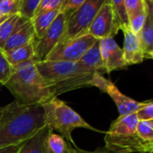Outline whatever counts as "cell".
Here are the masks:
<instances>
[{
	"instance_id": "5bb4252c",
	"label": "cell",
	"mask_w": 153,
	"mask_h": 153,
	"mask_svg": "<svg viewBox=\"0 0 153 153\" xmlns=\"http://www.w3.org/2000/svg\"><path fill=\"white\" fill-rule=\"evenodd\" d=\"M139 117L137 113L119 116L112 123L108 131L105 132L110 134L123 135L128 133H133L137 131V126L139 124Z\"/></svg>"
},
{
	"instance_id": "ffe728a7",
	"label": "cell",
	"mask_w": 153,
	"mask_h": 153,
	"mask_svg": "<svg viewBox=\"0 0 153 153\" xmlns=\"http://www.w3.org/2000/svg\"><path fill=\"white\" fill-rule=\"evenodd\" d=\"M79 61L80 63L84 64L85 66L97 70V72L101 73L102 75H103V73H105V68H104L101 52H100V48H99V41L97 42H96L81 57V59Z\"/></svg>"
},
{
	"instance_id": "8d00e7d4",
	"label": "cell",
	"mask_w": 153,
	"mask_h": 153,
	"mask_svg": "<svg viewBox=\"0 0 153 153\" xmlns=\"http://www.w3.org/2000/svg\"><path fill=\"white\" fill-rule=\"evenodd\" d=\"M148 59H153V53H151V54L148 57Z\"/></svg>"
},
{
	"instance_id": "f1b7e54d",
	"label": "cell",
	"mask_w": 153,
	"mask_h": 153,
	"mask_svg": "<svg viewBox=\"0 0 153 153\" xmlns=\"http://www.w3.org/2000/svg\"><path fill=\"white\" fill-rule=\"evenodd\" d=\"M65 0H41V3L35 12V15L40 14L43 11L60 9Z\"/></svg>"
},
{
	"instance_id": "6da1fadb",
	"label": "cell",
	"mask_w": 153,
	"mask_h": 153,
	"mask_svg": "<svg viewBox=\"0 0 153 153\" xmlns=\"http://www.w3.org/2000/svg\"><path fill=\"white\" fill-rule=\"evenodd\" d=\"M44 123L42 105H6L0 118V148L22 143L36 134Z\"/></svg>"
},
{
	"instance_id": "4fadbf2b",
	"label": "cell",
	"mask_w": 153,
	"mask_h": 153,
	"mask_svg": "<svg viewBox=\"0 0 153 153\" xmlns=\"http://www.w3.org/2000/svg\"><path fill=\"white\" fill-rule=\"evenodd\" d=\"M35 39V32L32 19H25L13 33L11 37L7 40L3 51L5 52L11 51L16 48L22 47L32 42Z\"/></svg>"
},
{
	"instance_id": "7402d4cb",
	"label": "cell",
	"mask_w": 153,
	"mask_h": 153,
	"mask_svg": "<svg viewBox=\"0 0 153 153\" xmlns=\"http://www.w3.org/2000/svg\"><path fill=\"white\" fill-rule=\"evenodd\" d=\"M117 20L120 25V30L123 27H129V17L127 15L124 0H110Z\"/></svg>"
},
{
	"instance_id": "8992f818",
	"label": "cell",
	"mask_w": 153,
	"mask_h": 153,
	"mask_svg": "<svg viewBox=\"0 0 153 153\" xmlns=\"http://www.w3.org/2000/svg\"><path fill=\"white\" fill-rule=\"evenodd\" d=\"M91 87L97 88L101 92L109 95L118 109L119 116L137 113L146 106L149 102H138L128 97L127 96L123 95L112 81L105 79L100 73L94 75V78L91 81Z\"/></svg>"
},
{
	"instance_id": "d590c367",
	"label": "cell",
	"mask_w": 153,
	"mask_h": 153,
	"mask_svg": "<svg viewBox=\"0 0 153 153\" xmlns=\"http://www.w3.org/2000/svg\"><path fill=\"white\" fill-rule=\"evenodd\" d=\"M5 108H6V105L5 106H0V118H1V116H2V114H3V113L5 111Z\"/></svg>"
},
{
	"instance_id": "1f68e13d",
	"label": "cell",
	"mask_w": 153,
	"mask_h": 153,
	"mask_svg": "<svg viewBox=\"0 0 153 153\" xmlns=\"http://www.w3.org/2000/svg\"><path fill=\"white\" fill-rule=\"evenodd\" d=\"M75 153H114L111 150H109L105 146V147H99L95 150H85L82 149H79V147L76 148V151Z\"/></svg>"
},
{
	"instance_id": "30bf717a",
	"label": "cell",
	"mask_w": 153,
	"mask_h": 153,
	"mask_svg": "<svg viewBox=\"0 0 153 153\" xmlns=\"http://www.w3.org/2000/svg\"><path fill=\"white\" fill-rule=\"evenodd\" d=\"M119 30V22L110 0H107L95 16L87 33L92 35L97 40H102L108 37L114 38Z\"/></svg>"
},
{
	"instance_id": "484cf974",
	"label": "cell",
	"mask_w": 153,
	"mask_h": 153,
	"mask_svg": "<svg viewBox=\"0 0 153 153\" xmlns=\"http://www.w3.org/2000/svg\"><path fill=\"white\" fill-rule=\"evenodd\" d=\"M148 16V6H147V9L145 11H142L133 16H131V18H129V28L130 30L135 33L138 34L141 28L143 27L146 18Z\"/></svg>"
},
{
	"instance_id": "5b68a950",
	"label": "cell",
	"mask_w": 153,
	"mask_h": 153,
	"mask_svg": "<svg viewBox=\"0 0 153 153\" xmlns=\"http://www.w3.org/2000/svg\"><path fill=\"white\" fill-rule=\"evenodd\" d=\"M107 0H86L71 14L67 16L66 29L60 42L86 34L95 16Z\"/></svg>"
},
{
	"instance_id": "d6986e66",
	"label": "cell",
	"mask_w": 153,
	"mask_h": 153,
	"mask_svg": "<svg viewBox=\"0 0 153 153\" xmlns=\"http://www.w3.org/2000/svg\"><path fill=\"white\" fill-rule=\"evenodd\" d=\"M141 49L144 53L145 59L153 53V24L151 17L148 12V16L145 21L143 27L141 28L140 32L137 34Z\"/></svg>"
},
{
	"instance_id": "4316f807",
	"label": "cell",
	"mask_w": 153,
	"mask_h": 153,
	"mask_svg": "<svg viewBox=\"0 0 153 153\" xmlns=\"http://www.w3.org/2000/svg\"><path fill=\"white\" fill-rule=\"evenodd\" d=\"M20 0H0V13L3 16L19 14Z\"/></svg>"
},
{
	"instance_id": "ac0fdd59",
	"label": "cell",
	"mask_w": 153,
	"mask_h": 153,
	"mask_svg": "<svg viewBox=\"0 0 153 153\" xmlns=\"http://www.w3.org/2000/svg\"><path fill=\"white\" fill-rule=\"evenodd\" d=\"M8 62L11 64L12 67L30 60L32 59H35V52H34V40L22 47L16 48L11 51L5 52Z\"/></svg>"
},
{
	"instance_id": "83f0119b",
	"label": "cell",
	"mask_w": 153,
	"mask_h": 153,
	"mask_svg": "<svg viewBox=\"0 0 153 153\" xmlns=\"http://www.w3.org/2000/svg\"><path fill=\"white\" fill-rule=\"evenodd\" d=\"M138 135L144 140L153 142V129L146 121H140L137 126Z\"/></svg>"
},
{
	"instance_id": "44dd1931",
	"label": "cell",
	"mask_w": 153,
	"mask_h": 153,
	"mask_svg": "<svg viewBox=\"0 0 153 153\" xmlns=\"http://www.w3.org/2000/svg\"><path fill=\"white\" fill-rule=\"evenodd\" d=\"M19 14L9 16L1 25H0V49L3 50L7 40L11 37L17 26L25 20ZM28 20V19H27Z\"/></svg>"
},
{
	"instance_id": "ba28073f",
	"label": "cell",
	"mask_w": 153,
	"mask_h": 153,
	"mask_svg": "<svg viewBox=\"0 0 153 153\" xmlns=\"http://www.w3.org/2000/svg\"><path fill=\"white\" fill-rule=\"evenodd\" d=\"M67 15L59 12L53 23L41 39H34V52L36 61H44L51 52L61 42L65 33Z\"/></svg>"
},
{
	"instance_id": "3957f363",
	"label": "cell",
	"mask_w": 153,
	"mask_h": 153,
	"mask_svg": "<svg viewBox=\"0 0 153 153\" xmlns=\"http://www.w3.org/2000/svg\"><path fill=\"white\" fill-rule=\"evenodd\" d=\"M36 66L56 97L66 92L91 87L94 75L99 73L79 61L44 60L36 61Z\"/></svg>"
},
{
	"instance_id": "f35d334b",
	"label": "cell",
	"mask_w": 153,
	"mask_h": 153,
	"mask_svg": "<svg viewBox=\"0 0 153 153\" xmlns=\"http://www.w3.org/2000/svg\"><path fill=\"white\" fill-rule=\"evenodd\" d=\"M20 1H21V0H20Z\"/></svg>"
},
{
	"instance_id": "4dcf8cb0",
	"label": "cell",
	"mask_w": 153,
	"mask_h": 153,
	"mask_svg": "<svg viewBox=\"0 0 153 153\" xmlns=\"http://www.w3.org/2000/svg\"><path fill=\"white\" fill-rule=\"evenodd\" d=\"M137 115L140 121L153 120V102L149 101L146 106L137 112Z\"/></svg>"
},
{
	"instance_id": "603a6c76",
	"label": "cell",
	"mask_w": 153,
	"mask_h": 153,
	"mask_svg": "<svg viewBox=\"0 0 153 153\" xmlns=\"http://www.w3.org/2000/svg\"><path fill=\"white\" fill-rule=\"evenodd\" d=\"M41 0H21L19 15L25 19H33Z\"/></svg>"
},
{
	"instance_id": "d4e9b609",
	"label": "cell",
	"mask_w": 153,
	"mask_h": 153,
	"mask_svg": "<svg viewBox=\"0 0 153 153\" xmlns=\"http://www.w3.org/2000/svg\"><path fill=\"white\" fill-rule=\"evenodd\" d=\"M124 2L129 18L147 9V0H124Z\"/></svg>"
},
{
	"instance_id": "f546056e",
	"label": "cell",
	"mask_w": 153,
	"mask_h": 153,
	"mask_svg": "<svg viewBox=\"0 0 153 153\" xmlns=\"http://www.w3.org/2000/svg\"><path fill=\"white\" fill-rule=\"evenodd\" d=\"M85 1L86 0H65L59 9V12L65 13L68 16L76 8H79Z\"/></svg>"
},
{
	"instance_id": "9c48e42d",
	"label": "cell",
	"mask_w": 153,
	"mask_h": 153,
	"mask_svg": "<svg viewBox=\"0 0 153 153\" xmlns=\"http://www.w3.org/2000/svg\"><path fill=\"white\" fill-rule=\"evenodd\" d=\"M105 147L114 153H152L153 142L144 140L138 133L123 135L110 134L105 132Z\"/></svg>"
},
{
	"instance_id": "2e32d148",
	"label": "cell",
	"mask_w": 153,
	"mask_h": 153,
	"mask_svg": "<svg viewBox=\"0 0 153 153\" xmlns=\"http://www.w3.org/2000/svg\"><path fill=\"white\" fill-rule=\"evenodd\" d=\"M49 132L50 130L45 125L24 143L18 153H46L45 141Z\"/></svg>"
},
{
	"instance_id": "74e56055",
	"label": "cell",
	"mask_w": 153,
	"mask_h": 153,
	"mask_svg": "<svg viewBox=\"0 0 153 153\" xmlns=\"http://www.w3.org/2000/svg\"><path fill=\"white\" fill-rule=\"evenodd\" d=\"M0 88H1V86H0ZM0 89H1V88H0Z\"/></svg>"
},
{
	"instance_id": "836d02e7",
	"label": "cell",
	"mask_w": 153,
	"mask_h": 153,
	"mask_svg": "<svg viewBox=\"0 0 153 153\" xmlns=\"http://www.w3.org/2000/svg\"><path fill=\"white\" fill-rule=\"evenodd\" d=\"M147 6H148V12L151 17L152 24H153V0H147Z\"/></svg>"
},
{
	"instance_id": "7a4b0ae2",
	"label": "cell",
	"mask_w": 153,
	"mask_h": 153,
	"mask_svg": "<svg viewBox=\"0 0 153 153\" xmlns=\"http://www.w3.org/2000/svg\"><path fill=\"white\" fill-rule=\"evenodd\" d=\"M15 97V102L23 105H42L53 97L54 92L32 59L13 67L9 79L4 85Z\"/></svg>"
},
{
	"instance_id": "d6a6232c",
	"label": "cell",
	"mask_w": 153,
	"mask_h": 153,
	"mask_svg": "<svg viewBox=\"0 0 153 153\" xmlns=\"http://www.w3.org/2000/svg\"><path fill=\"white\" fill-rule=\"evenodd\" d=\"M25 141H24L22 143H19V144H16V145H12V146H8V147L0 148V153H18V151L20 150V149L22 148V146L24 145V143Z\"/></svg>"
},
{
	"instance_id": "e0dca14e",
	"label": "cell",
	"mask_w": 153,
	"mask_h": 153,
	"mask_svg": "<svg viewBox=\"0 0 153 153\" xmlns=\"http://www.w3.org/2000/svg\"><path fill=\"white\" fill-rule=\"evenodd\" d=\"M59 13V9L43 11L40 14H37L32 19L34 32H35V39H41L51 25L53 23L55 18Z\"/></svg>"
},
{
	"instance_id": "277c9868",
	"label": "cell",
	"mask_w": 153,
	"mask_h": 153,
	"mask_svg": "<svg viewBox=\"0 0 153 153\" xmlns=\"http://www.w3.org/2000/svg\"><path fill=\"white\" fill-rule=\"evenodd\" d=\"M44 111V123L51 131H57L74 147L76 145L73 138L72 131L76 128H84L97 132H104L90 125L86 122L80 114L74 111L65 102L53 97L42 105Z\"/></svg>"
},
{
	"instance_id": "7c38bea8",
	"label": "cell",
	"mask_w": 153,
	"mask_h": 153,
	"mask_svg": "<svg viewBox=\"0 0 153 153\" xmlns=\"http://www.w3.org/2000/svg\"><path fill=\"white\" fill-rule=\"evenodd\" d=\"M123 33V58L127 66L141 63L145 57L141 49L138 35L133 33L129 27L121 29Z\"/></svg>"
},
{
	"instance_id": "cb8c5ba5",
	"label": "cell",
	"mask_w": 153,
	"mask_h": 153,
	"mask_svg": "<svg viewBox=\"0 0 153 153\" xmlns=\"http://www.w3.org/2000/svg\"><path fill=\"white\" fill-rule=\"evenodd\" d=\"M13 67L8 62L5 51L0 49V86H4L9 79Z\"/></svg>"
},
{
	"instance_id": "52a82bcc",
	"label": "cell",
	"mask_w": 153,
	"mask_h": 153,
	"mask_svg": "<svg viewBox=\"0 0 153 153\" xmlns=\"http://www.w3.org/2000/svg\"><path fill=\"white\" fill-rule=\"evenodd\" d=\"M99 40L86 33L59 42L51 52L46 60L79 61L81 57Z\"/></svg>"
},
{
	"instance_id": "8fae6325",
	"label": "cell",
	"mask_w": 153,
	"mask_h": 153,
	"mask_svg": "<svg viewBox=\"0 0 153 153\" xmlns=\"http://www.w3.org/2000/svg\"><path fill=\"white\" fill-rule=\"evenodd\" d=\"M99 48L105 73L109 74L114 70L128 68L123 58V49L120 48L113 37L99 40Z\"/></svg>"
},
{
	"instance_id": "9a60e30c",
	"label": "cell",
	"mask_w": 153,
	"mask_h": 153,
	"mask_svg": "<svg viewBox=\"0 0 153 153\" xmlns=\"http://www.w3.org/2000/svg\"><path fill=\"white\" fill-rule=\"evenodd\" d=\"M76 148L59 133L50 131L46 138V153H75Z\"/></svg>"
},
{
	"instance_id": "e575fe53",
	"label": "cell",
	"mask_w": 153,
	"mask_h": 153,
	"mask_svg": "<svg viewBox=\"0 0 153 153\" xmlns=\"http://www.w3.org/2000/svg\"><path fill=\"white\" fill-rule=\"evenodd\" d=\"M8 16H3L1 13H0V25H1V24H2V23H3V22L7 18V17H8Z\"/></svg>"
}]
</instances>
